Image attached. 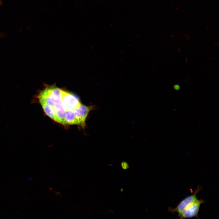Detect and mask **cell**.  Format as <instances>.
<instances>
[{"label": "cell", "mask_w": 219, "mask_h": 219, "mask_svg": "<svg viewBox=\"0 0 219 219\" xmlns=\"http://www.w3.org/2000/svg\"><path fill=\"white\" fill-rule=\"evenodd\" d=\"M203 203L204 201L203 200L198 199L178 215L179 219H185L193 217L198 218L200 207L201 204Z\"/></svg>", "instance_id": "obj_2"}, {"label": "cell", "mask_w": 219, "mask_h": 219, "mask_svg": "<svg viewBox=\"0 0 219 219\" xmlns=\"http://www.w3.org/2000/svg\"><path fill=\"white\" fill-rule=\"evenodd\" d=\"M120 165L122 168L125 170L129 168L128 163L126 161H123L121 162Z\"/></svg>", "instance_id": "obj_4"}, {"label": "cell", "mask_w": 219, "mask_h": 219, "mask_svg": "<svg viewBox=\"0 0 219 219\" xmlns=\"http://www.w3.org/2000/svg\"><path fill=\"white\" fill-rule=\"evenodd\" d=\"M199 189L196 190L192 194L189 195L181 200L175 208L169 207L168 210L172 213H176L178 215L185 209L195 202L198 199L196 195Z\"/></svg>", "instance_id": "obj_3"}, {"label": "cell", "mask_w": 219, "mask_h": 219, "mask_svg": "<svg viewBox=\"0 0 219 219\" xmlns=\"http://www.w3.org/2000/svg\"><path fill=\"white\" fill-rule=\"evenodd\" d=\"M1 3H2L1 0H0V4H1Z\"/></svg>", "instance_id": "obj_5"}, {"label": "cell", "mask_w": 219, "mask_h": 219, "mask_svg": "<svg viewBox=\"0 0 219 219\" xmlns=\"http://www.w3.org/2000/svg\"><path fill=\"white\" fill-rule=\"evenodd\" d=\"M37 98L46 114L64 125L65 120L70 115H75L82 104L76 96L53 85H47Z\"/></svg>", "instance_id": "obj_1"}]
</instances>
